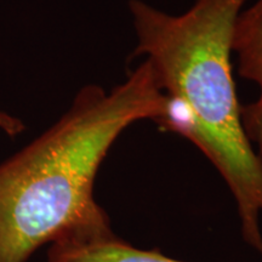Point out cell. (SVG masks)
<instances>
[{"mask_svg": "<svg viewBox=\"0 0 262 262\" xmlns=\"http://www.w3.org/2000/svg\"><path fill=\"white\" fill-rule=\"evenodd\" d=\"M247 0H195L171 15L129 0L134 56L145 55L165 95L157 120L198 147L233 195L244 242L262 255V166L245 134L233 79V32Z\"/></svg>", "mask_w": 262, "mask_h": 262, "instance_id": "obj_1", "label": "cell"}, {"mask_svg": "<svg viewBox=\"0 0 262 262\" xmlns=\"http://www.w3.org/2000/svg\"><path fill=\"white\" fill-rule=\"evenodd\" d=\"M164 111L145 60L111 91L84 86L54 125L0 163V262H27L44 244L107 216L94 198L101 164L127 127L156 123Z\"/></svg>", "mask_w": 262, "mask_h": 262, "instance_id": "obj_2", "label": "cell"}, {"mask_svg": "<svg viewBox=\"0 0 262 262\" xmlns=\"http://www.w3.org/2000/svg\"><path fill=\"white\" fill-rule=\"evenodd\" d=\"M47 262H188L172 258L159 250L135 248L119 238L104 216L68 232L49 247Z\"/></svg>", "mask_w": 262, "mask_h": 262, "instance_id": "obj_3", "label": "cell"}, {"mask_svg": "<svg viewBox=\"0 0 262 262\" xmlns=\"http://www.w3.org/2000/svg\"><path fill=\"white\" fill-rule=\"evenodd\" d=\"M232 49L237 55L239 75L257 85V101L262 102V0L239 14Z\"/></svg>", "mask_w": 262, "mask_h": 262, "instance_id": "obj_4", "label": "cell"}, {"mask_svg": "<svg viewBox=\"0 0 262 262\" xmlns=\"http://www.w3.org/2000/svg\"><path fill=\"white\" fill-rule=\"evenodd\" d=\"M241 113L245 134L262 166V102L256 100L255 102L244 104L241 108Z\"/></svg>", "mask_w": 262, "mask_h": 262, "instance_id": "obj_5", "label": "cell"}, {"mask_svg": "<svg viewBox=\"0 0 262 262\" xmlns=\"http://www.w3.org/2000/svg\"><path fill=\"white\" fill-rule=\"evenodd\" d=\"M0 129L4 131L6 135L15 137L24 133L26 126L18 118L10 116L5 112H0Z\"/></svg>", "mask_w": 262, "mask_h": 262, "instance_id": "obj_6", "label": "cell"}]
</instances>
